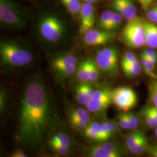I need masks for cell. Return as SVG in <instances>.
I'll return each instance as SVG.
<instances>
[{
    "mask_svg": "<svg viewBox=\"0 0 157 157\" xmlns=\"http://www.w3.org/2000/svg\"><path fill=\"white\" fill-rule=\"evenodd\" d=\"M19 108V141L25 146L35 147L41 143L51 118L50 97L41 75L35 74L26 80Z\"/></svg>",
    "mask_w": 157,
    "mask_h": 157,
    "instance_id": "6da1fadb",
    "label": "cell"
},
{
    "mask_svg": "<svg viewBox=\"0 0 157 157\" xmlns=\"http://www.w3.org/2000/svg\"><path fill=\"white\" fill-rule=\"evenodd\" d=\"M1 67L12 71L28 66L33 60L31 51L13 41L6 40L0 44Z\"/></svg>",
    "mask_w": 157,
    "mask_h": 157,
    "instance_id": "7a4b0ae2",
    "label": "cell"
},
{
    "mask_svg": "<svg viewBox=\"0 0 157 157\" xmlns=\"http://www.w3.org/2000/svg\"><path fill=\"white\" fill-rule=\"evenodd\" d=\"M144 21L138 17L128 21L121 34V40L132 48H139L146 45Z\"/></svg>",
    "mask_w": 157,
    "mask_h": 157,
    "instance_id": "3957f363",
    "label": "cell"
},
{
    "mask_svg": "<svg viewBox=\"0 0 157 157\" xmlns=\"http://www.w3.org/2000/svg\"><path fill=\"white\" fill-rule=\"evenodd\" d=\"M95 62L102 73L110 77L118 73V50L115 47H108L97 51Z\"/></svg>",
    "mask_w": 157,
    "mask_h": 157,
    "instance_id": "277c9868",
    "label": "cell"
},
{
    "mask_svg": "<svg viewBox=\"0 0 157 157\" xmlns=\"http://www.w3.org/2000/svg\"><path fill=\"white\" fill-rule=\"evenodd\" d=\"M0 21L11 28H22L25 24L21 12L12 0H0Z\"/></svg>",
    "mask_w": 157,
    "mask_h": 157,
    "instance_id": "5b68a950",
    "label": "cell"
},
{
    "mask_svg": "<svg viewBox=\"0 0 157 157\" xmlns=\"http://www.w3.org/2000/svg\"><path fill=\"white\" fill-rule=\"evenodd\" d=\"M40 35L45 41L51 43L59 41L64 34L65 28L62 22L54 16L43 17L39 23Z\"/></svg>",
    "mask_w": 157,
    "mask_h": 157,
    "instance_id": "8992f818",
    "label": "cell"
},
{
    "mask_svg": "<svg viewBox=\"0 0 157 157\" xmlns=\"http://www.w3.org/2000/svg\"><path fill=\"white\" fill-rule=\"evenodd\" d=\"M112 103V90L103 87L95 90L86 107L91 113L100 115L106 111Z\"/></svg>",
    "mask_w": 157,
    "mask_h": 157,
    "instance_id": "52a82bcc",
    "label": "cell"
},
{
    "mask_svg": "<svg viewBox=\"0 0 157 157\" xmlns=\"http://www.w3.org/2000/svg\"><path fill=\"white\" fill-rule=\"evenodd\" d=\"M112 97L113 104L124 112L133 108L137 101L135 91L128 87H120L112 90Z\"/></svg>",
    "mask_w": 157,
    "mask_h": 157,
    "instance_id": "ba28073f",
    "label": "cell"
},
{
    "mask_svg": "<svg viewBox=\"0 0 157 157\" xmlns=\"http://www.w3.org/2000/svg\"><path fill=\"white\" fill-rule=\"evenodd\" d=\"M83 41L89 46L105 45L111 42L115 37L114 34L107 30L91 29L83 34Z\"/></svg>",
    "mask_w": 157,
    "mask_h": 157,
    "instance_id": "9c48e42d",
    "label": "cell"
},
{
    "mask_svg": "<svg viewBox=\"0 0 157 157\" xmlns=\"http://www.w3.org/2000/svg\"><path fill=\"white\" fill-rule=\"evenodd\" d=\"M78 59L72 53H65L54 56L50 61V67L55 78L73 65L78 64Z\"/></svg>",
    "mask_w": 157,
    "mask_h": 157,
    "instance_id": "30bf717a",
    "label": "cell"
},
{
    "mask_svg": "<svg viewBox=\"0 0 157 157\" xmlns=\"http://www.w3.org/2000/svg\"><path fill=\"white\" fill-rule=\"evenodd\" d=\"M79 16V32L82 34H84L87 31L93 29L94 24L95 14L93 4L84 2L81 7Z\"/></svg>",
    "mask_w": 157,
    "mask_h": 157,
    "instance_id": "8fae6325",
    "label": "cell"
},
{
    "mask_svg": "<svg viewBox=\"0 0 157 157\" xmlns=\"http://www.w3.org/2000/svg\"><path fill=\"white\" fill-rule=\"evenodd\" d=\"M88 156L91 157H119L122 154L120 149L115 144L105 143L99 146H93L89 148Z\"/></svg>",
    "mask_w": 157,
    "mask_h": 157,
    "instance_id": "7c38bea8",
    "label": "cell"
},
{
    "mask_svg": "<svg viewBox=\"0 0 157 157\" xmlns=\"http://www.w3.org/2000/svg\"><path fill=\"white\" fill-rule=\"evenodd\" d=\"M95 90L89 82H80L74 87L75 97L78 104L86 105Z\"/></svg>",
    "mask_w": 157,
    "mask_h": 157,
    "instance_id": "4fadbf2b",
    "label": "cell"
},
{
    "mask_svg": "<svg viewBox=\"0 0 157 157\" xmlns=\"http://www.w3.org/2000/svg\"><path fill=\"white\" fill-rule=\"evenodd\" d=\"M112 6L128 21L136 17L137 11L132 0H113Z\"/></svg>",
    "mask_w": 157,
    "mask_h": 157,
    "instance_id": "5bb4252c",
    "label": "cell"
},
{
    "mask_svg": "<svg viewBox=\"0 0 157 157\" xmlns=\"http://www.w3.org/2000/svg\"><path fill=\"white\" fill-rule=\"evenodd\" d=\"M146 45L157 48V25L150 22L144 21Z\"/></svg>",
    "mask_w": 157,
    "mask_h": 157,
    "instance_id": "9a60e30c",
    "label": "cell"
},
{
    "mask_svg": "<svg viewBox=\"0 0 157 157\" xmlns=\"http://www.w3.org/2000/svg\"><path fill=\"white\" fill-rule=\"evenodd\" d=\"M141 65L140 61L136 59L134 62L127 65H121V67L126 76L128 78H133L140 74Z\"/></svg>",
    "mask_w": 157,
    "mask_h": 157,
    "instance_id": "2e32d148",
    "label": "cell"
},
{
    "mask_svg": "<svg viewBox=\"0 0 157 157\" xmlns=\"http://www.w3.org/2000/svg\"><path fill=\"white\" fill-rule=\"evenodd\" d=\"M75 76L80 82H89L88 76V69L87 59H84L78 63L76 70L75 72Z\"/></svg>",
    "mask_w": 157,
    "mask_h": 157,
    "instance_id": "e0dca14e",
    "label": "cell"
},
{
    "mask_svg": "<svg viewBox=\"0 0 157 157\" xmlns=\"http://www.w3.org/2000/svg\"><path fill=\"white\" fill-rule=\"evenodd\" d=\"M89 111L82 108H78L72 110L69 116V124L84 119H90Z\"/></svg>",
    "mask_w": 157,
    "mask_h": 157,
    "instance_id": "ac0fdd59",
    "label": "cell"
},
{
    "mask_svg": "<svg viewBox=\"0 0 157 157\" xmlns=\"http://www.w3.org/2000/svg\"><path fill=\"white\" fill-rule=\"evenodd\" d=\"M101 124L97 121H93L89 123L84 129V135L87 138L96 141L98 130Z\"/></svg>",
    "mask_w": 157,
    "mask_h": 157,
    "instance_id": "d6986e66",
    "label": "cell"
},
{
    "mask_svg": "<svg viewBox=\"0 0 157 157\" xmlns=\"http://www.w3.org/2000/svg\"><path fill=\"white\" fill-rule=\"evenodd\" d=\"M67 11L72 15H78L82 4L79 0H61Z\"/></svg>",
    "mask_w": 157,
    "mask_h": 157,
    "instance_id": "ffe728a7",
    "label": "cell"
},
{
    "mask_svg": "<svg viewBox=\"0 0 157 157\" xmlns=\"http://www.w3.org/2000/svg\"><path fill=\"white\" fill-rule=\"evenodd\" d=\"M87 64L88 69V76L89 81L91 82H94L98 80L100 76L99 71L98 67L95 63V61L91 58H87Z\"/></svg>",
    "mask_w": 157,
    "mask_h": 157,
    "instance_id": "44dd1931",
    "label": "cell"
},
{
    "mask_svg": "<svg viewBox=\"0 0 157 157\" xmlns=\"http://www.w3.org/2000/svg\"><path fill=\"white\" fill-rule=\"evenodd\" d=\"M144 133L140 130H135L127 137L126 140V146L129 149L136 144H137L139 141H140L143 138L146 137Z\"/></svg>",
    "mask_w": 157,
    "mask_h": 157,
    "instance_id": "7402d4cb",
    "label": "cell"
},
{
    "mask_svg": "<svg viewBox=\"0 0 157 157\" xmlns=\"http://www.w3.org/2000/svg\"><path fill=\"white\" fill-rule=\"evenodd\" d=\"M149 146H150L148 144V141L146 136L140 141H139L137 144L129 148L128 150L132 154H140L145 151H147Z\"/></svg>",
    "mask_w": 157,
    "mask_h": 157,
    "instance_id": "603a6c76",
    "label": "cell"
},
{
    "mask_svg": "<svg viewBox=\"0 0 157 157\" xmlns=\"http://www.w3.org/2000/svg\"><path fill=\"white\" fill-rule=\"evenodd\" d=\"M112 12L109 10H105L101 13V17H100L98 22V25L102 30L108 31Z\"/></svg>",
    "mask_w": 157,
    "mask_h": 157,
    "instance_id": "cb8c5ba5",
    "label": "cell"
},
{
    "mask_svg": "<svg viewBox=\"0 0 157 157\" xmlns=\"http://www.w3.org/2000/svg\"><path fill=\"white\" fill-rule=\"evenodd\" d=\"M48 141L59 143L61 144L69 147L72 146V140L70 137L63 133H57L56 135L53 136Z\"/></svg>",
    "mask_w": 157,
    "mask_h": 157,
    "instance_id": "d4e9b609",
    "label": "cell"
},
{
    "mask_svg": "<svg viewBox=\"0 0 157 157\" xmlns=\"http://www.w3.org/2000/svg\"><path fill=\"white\" fill-rule=\"evenodd\" d=\"M111 137L108 128V121H105L101 124V126L98 130L96 141L101 142L107 141Z\"/></svg>",
    "mask_w": 157,
    "mask_h": 157,
    "instance_id": "484cf974",
    "label": "cell"
},
{
    "mask_svg": "<svg viewBox=\"0 0 157 157\" xmlns=\"http://www.w3.org/2000/svg\"><path fill=\"white\" fill-rule=\"evenodd\" d=\"M123 17L118 12H112L108 31L111 32L117 30L121 25Z\"/></svg>",
    "mask_w": 157,
    "mask_h": 157,
    "instance_id": "4316f807",
    "label": "cell"
},
{
    "mask_svg": "<svg viewBox=\"0 0 157 157\" xmlns=\"http://www.w3.org/2000/svg\"><path fill=\"white\" fill-rule=\"evenodd\" d=\"M157 63V61L150 59L146 65L143 66V69L146 75L153 78H157V75L155 73V67Z\"/></svg>",
    "mask_w": 157,
    "mask_h": 157,
    "instance_id": "83f0119b",
    "label": "cell"
},
{
    "mask_svg": "<svg viewBox=\"0 0 157 157\" xmlns=\"http://www.w3.org/2000/svg\"><path fill=\"white\" fill-rule=\"evenodd\" d=\"M48 142L51 150L59 155H64L68 154L69 152L70 151L69 147L64 146L59 143H57L50 141H48Z\"/></svg>",
    "mask_w": 157,
    "mask_h": 157,
    "instance_id": "f1b7e54d",
    "label": "cell"
},
{
    "mask_svg": "<svg viewBox=\"0 0 157 157\" xmlns=\"http://www.w3.org/2000/svg\"><path fill=\"white\" fill-rule=\"evenodd\" d=\"M149 95L153 105L157 108V80L152 82L148 86Z\"/></svg>",
    "mask_w": 157,
    "mask_h": 157,
    "instance_id": "f546056e",
    "label": "cell"
},
{
    "mask_svg": "<svg viewBox=\"0 0 157 157\" xmlns=\"http://www.w3.org/2000/svg\"><path fill=\"white\" fill-rule=\"evenodd\" d=\"M143 115L147 124L151 128H154L157 126V119L151 112L148 111L147 109L143 112Z\"/></svg>",
    "mask_w": 157,
    "mask_h": 157,
    "instance_id": "4dcf8cb0",
    "label": "cell"
},
{
    "mask_svg": "<svg viewBox=\"0 0 157 157\" xmlns=\"http://www.w3.org/2000/svg\"><path fill=\"white\" fill-rule=\"evenodd\" d=\"M118 119L119 124L122 129H130L127 113H121L118 116Z\"/></svg>",
    "mask_w": 157,
    "mask_h": 157,
    "instance_id": "1f68e13d",
    "label": "cell"
},
{
    "mask_svg": "<svg viewBox=\"0 0 157 157\" xmlns=\"http://www.w3.org/2000/svg\"><path fill=\"white\" fill-rule=\"evenodd\" d=\"M136 59H137L136 56L133 52L130 51L127 52L124 54V55L122 57V61H121V65L131 63L134 62Z\"/></svg>",
    "mask_w": 157,
    "mask_h": 157,
    "instance_id": "d6a6232c",
    "label": "cell"
},
{
    "mask_svg": "<svg viewBox=\"0 0 157 157\" xmlns=\"http://www.w3.org/2000/svg\"><path fill=\"white\" fill-rule=\"evenodd\" d=\"M127 115H128L129 124H130V129H136L139 124V120L137 117L133 113H131V112L127 113Z\"/></svg>",
    "mask_w": 157,
    "mask_h": 157,
    "instance_id": "836d02e7",
    "label": "cell"
},
{
    "mask_svg": "<svg viewBox=\"0 0 157 157\" xmlns=\"http://www.w3.org/2000/svg\"><path fill=\"white\" fill-rule=\"evenodd\" d=\"M6 93L4 89H1L0 93V110L1 112H4L6 109Z\"/></svg>",
    "mask_w": 157,
    "mask_h": 157,
    "instance_id": "e575fe53",
    "label": "cell"
},
{
    "mask_svg": "<svg viewBox=\"0 0 157 157\" xmlns=\"http://www.w3.org/2000/svg\"><path fill=\"white\" fill-rule=\"evenodd\" d=\"M154 49L155 48L149 47L144 50L142 52L145 54L149 58V59H154L157 61V52Z\"/></svg>",
    "mask_w": 157,
    "mask_h": 157,
    "instance_id": "d590c367",
    "label": "cell"
},
{
    "mask_svg": "<svg viewBox=\"0 0 157 157\" xmlns=\"http://www.w3.org/2000/svg\"><path fill=\"white\" fill-rule=\"evenodd\" d=\"M148 19L153 22H155L157 19V6L151 8L147 13Z\"/></svg>",
    "mask_w": 157,
    "mask_h": 157,
    "instance_id": "8d00e7d4",
    "label": "cell"
},
{
    "mask_svg": "<svg viewBox=\"0 0 157 157\" xmlns=\"http://www.w3.org/2000/svg\"><path fill=\"white\" fill-rule=\"evenodd\" d=\"M147 151L152 157H157V144L149 146Z\"/></svg>",
    "mask_w": 157,
    "mask_h": 157,
    "instance_id": "74e56055",
    "label": "cell"
},
{
    "mask_svg": "<svg viewBox=\"0 0 157 157\" xmlns=\"http://www.w3.org/2000/svg\"><path fill=\"white\" fill-rule=\"evenodd\" d=\"M138 1L140 4L142 8L144 10H146L150 6L153 0H138Z\"/></svg>",
    "mask_w": 157,
    "mask_h": 157,
    "instance_id": "f35d334b",
    "label": "cell"
},
{
    "mask_svg": "<svg viewBox=\"0 0 157 157\" xmlns=\"http://www.w3.org/2000/svg\"><path fill=\"white\" fill-rule=\"evenodd\" d=\"M11 157H26V154L22 150L17 149L14 152L12 153Z\"/></svg>",
    "mask_w": 157,
    "mask_h": 157,
    "instance_id": "ab89813d",
    "label": "cell"
},
{
    "mask_svg": "<svg viewBox=\"0 0 157 157\" xmlns=\"http://www.w3.org/2000/svg\"><path fill=\"white\" fill-rule=\"evenodd\" d=\"M149 60H150L149 58L142 52L140 55V63L142 66L146 65V63L149 61Z\"/></svg>",
    "mask_w": 157,
    "mask_h": 157,
    "instance_id": "60d3db41",
    "label": "cell"
},
{
    "mask_svg": "<svg viewBox=\"0 0 157 157\" xmlns=\"http://www.w3.org/2000/svg\"><path fill=\"white\" fill-rule=\"evenodd\" d=\"M148 111L150 112H151L157 118V108L156 107L153 106V107H147L146 108Z\"/></svg>",
    "mask_w": 157,
    "mask_h": 157,
    "instance_id": "b9f144b4",
    "label": "cell"
},
{
    "mask_svg": "<svg viewBox=\"0 0 157 157\" xmlns=\"http://www.w3.org/2000/svg\"><path fill=\"white\" fill-rule=\"evenodd\" d=\"M85 2H88V3H90V4H95L96 3L98 0H83Z\"/></svg>",
    "mask_w": 157,
    "mask_h": 157,
    "instance_id": "7bdbcfd3",
    "label": "cell"
},
{
    "mask_svg": "<svg viewBox=\"0 0 157 157\" xmlns=\"http://www.w3.org/2000/svg\"><path fill=\"white\" fill-rule=\"evenodd\" d=\"M155 135L157 137V126L156 127V129L155 130Z\"/></svg>",
    "mask_w": 157,
    "mask_h": 157,
    "instance_id": "ee69618b",
    "label": "cell"
},
{
    "mask_svg": "<svg viewBox=\"0 0 157 157\" xmlns=\"http://www.w3.org/2000/svg\"><path fill=\"white\" fill-rule=\"evenodd\" d=\"M154 23H157V21H155V22Z\"/></svg>",
    "mask_w": 157,
    "mask_h": 157,
    "instance_id": "f6af8a7d",
    "label": "cell"
}]
</instances>
